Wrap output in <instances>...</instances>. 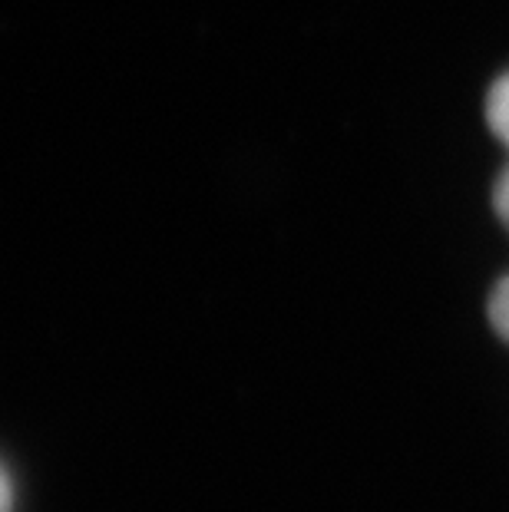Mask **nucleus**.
Returning a JSON list of instances; mask_svg holds the SVG:
<instances>
[{
    "label": "nucleus",
    "mask_w": 509,
    "mask_h": 512,
    "mask_svg": "<svg viewBox=\"0 0 509 512\" xmlns=\"http://www.w3.org/2000/svg\"><path fill=\"white\" fill-rule=\"evenodd\" d=\"M7 509H10V483L4 470H0V512H7Z\"/></svg>",
    "instance_id": "obj_4"
},
{
    "label": "nucleus",
    "mask_w": 509,
    "mask_h": 512,
    "mask_svg": "<svg viewBox=\"0 0 509 512\" xmlns=\"http://www.w3.org/2000/svg\"><path fill=\"white\" fill-rule=\"evenodd\" d=\"M493 202H496V212H500L503 225L509 228V169L500 176V182H496V192H493Z\"/></svg>",
    "instance_id": "obj_3"
},
{
    "label": "nucleus",
    "mask_w": 509,
    "mask_h": 512,
    "mask_svg": "<svg viewBox=\"0 0 509 512\" xmlns=\"http://www.w3.org/2000/svg\"><path fill=\"white\" fill-rule=\"evenodd\" d=\"M486 119H490L493 133L500 136L503 146L509 149V73L493 83L490 100H486Z\"/></svg>",
    "instance_id": "obj_1"
},
{
    "label": "nucleus",
    "mask_w": 509,
    "mask_h": 512,
    "mask_svg": "<svg viewBox=\"0 0 509 512\" xmlns=\"http://www.w3.org/2000/svg\"><path fill=\"white\" fill-rule=\"evenodd\" d=\"M490 321L493 328L500 331V337L509 344V275L493 288V298H490Z\"/></svg>",
    "instance_id": "obj_2"
}]
</instances>
